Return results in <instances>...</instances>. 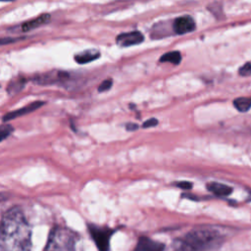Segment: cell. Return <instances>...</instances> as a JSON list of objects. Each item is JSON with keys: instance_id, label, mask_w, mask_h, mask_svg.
<instances>
[{"instance_id": "cell-10", "label": "cell", "mask_w": 251, "mask_h": 251, "mask_svg": "<svg viewBox=\"0 0 251 251\" xmlns=\"http://www.w3.org/2000/svg\"><path fill=\"white\" fill-rule=\"evenodd\" d=\"M50 21V15L49 14H42L38 16L37 18H34L32 20H29L27 22H25L22 25V30L23 31H29L31 29H34L40 25H43L47 24Z\"/></svg>"}, {"instance_id": "cell-2", "label": "cell", "mask_w": 251, "mask_h": 251, "mask_svg": "<svg viewBox=\"0 0 251 251\" xmlns=\"http://www.w3.org/2000/svg\"><path fill=\"white\" fill-rule=\"evenodd\" d=\"M225 240L224 233L209 226H197L171 243L167 251H213Z\"/></svg>"}, {"instance_id": "cell-6", "label": "cell", "mask_w": 251, "mask_h": 251, "mask_svg": "<svg viewBox=\"0 0 251 251\" xmlns=\"http://www.w3.org/2000/svg\"><path fill=\"white\" fill-rule=\"evenodd\" d=\"M69 76L70 75L66 72L52 71V72H48V73L37 75L36 77L33 78V80L38 84L46 85V84H53L59 81H64L68 79Z\"/></svg>"}, {"instance_id": "cell-5", "label": "cell", "mask_w": 251, "mask_h": 251, "mask_svg": "<svg viewBox=\"0 0 251 251\" xmlns=\"http://www.w3.org/2000/svg\"><path fill=\"white\" fill-rule=\"evenodd\" d=\"M144 40V35L138 31L133 30L129 32H124L116 37V43L121 47H128L131 45H137Z\"/></svg>"}, {"instance_id": "cell-14", "label": "cell", "mask_w": 251, "mask_h": 251, "mask_svg": "<svg viewBox=\"0 0 251 251\" xmlns=\"http://www.w3.org/2000/svg\"><path fill=\"white\" fill-rule=\"evenodd\" d=\"M160 62H170L174 65H178L181 61V54L178 51H170L163 54L159 60Z\"/></svg>"}, {"instance_id": "cell-12", "label": "cell", "mask_w": 251, "mask_h": 251, "mask_svg": "<svg viewBox=\"0 0 251 251\" xmlns=\"http://www.w3.org/2000/svg\"><path fill=\"white\" fill-rule=\"evenodd\" d=\"M207 189L217 196H227L232 192V188L226 184L211 181L207 183Z\"/></svg>"}, {"instance_id": "cell-11", "label": "cell", "mask_w": 251, "mask_h": 251, "mask_svg": "<svg viewBox=\"0 0 251 251\" xmlns=\"http://www.w3.org/2000/svg\"><path fill=\"white\" fill-rule=\"evenodd\" d=\"M100 57V52L95 49L90 50H84L82 52L76 53L74 57L75 61L77 64H87L89 62H92L94 60H97Z\"/></svg>"}, {"instance_id": "cell-17", "label": "cell", "mask_w": 251, "mask_h": 251, "mask_svg": "<svg viewBox=\"0 0 251 251\" xmlns=\"http://www.w3.org/2000/svg\"><path fill=\"white\" fill-rule=\"evenodd\" d=\"M113 85V80L112 78H107L105 80H103L99 85H98V91L99 92H104V91H107L109 90Z\"/></svg>"}, {"instance_id": "cell-20", "label": "cell", "mask_w": 251, "mask_h": 251, "mask_svg": "<svg viewBox=\"0 0 251 251\" xmlns=\"http://www.w3.org/2000/svg\"><path fill=\"white\" fill-rule=\"evenodd\" d=\"M175 185H176L177 187L181 188V189H190L192 188V182L190 181H185V180H182V181H177L175 183Z\"/></svg>"}, {"instance_id": "cell-13", "label": "cell", "mask_w": 251, "mask_h": 251, "mask_svg": "<svg viewBox=\"0 0 251 251\" xmlns=\"http://www.w3.org/2000/svg\"><path fill=\"white\" fill-rule=\"evenodd\" d=\"M25 81H26L25 77H23V76L15 77L7 85V92L11 95L17 94L18 92H20L24 88V86L25 84Z\"/></svg>"}, {"instance_id": "cell-19", "label": "cell", "mask_w": 251, "mask_h": 251, "mask_svg": "<svg viewBox=\"0 0 251 251\" xmlns=\"http://www.w3.org/2000/svg\"><path fill=\"white\" fill-rule=\"evenodd\" d=\"M158 120L157 119H155V118H151V119H149V120H147V121H145L144 123H143V125H142V127L143 128H148V127H153V126H156L157 125H158Z\"/></svg>"}, {"instance_id": "cell-3", "label": "cell", "mask_w": 251, "mask_h": 251, "mask_svg": "<svg viewBox=\"0 0 251 251\" xmlns=\"http://www.w3.org/2000/svg\"><path fill=\"white\" fill-rule=\"evenodd\" d=\"M77 235L65 226H55L48 237L44 251H76Z\"/></svg>"}, {"instance_id": "cell-7", "label": "cell", "mask_w": 251, "mask_h": 251, "mask_svg": "<svg viewBox=\"0 0 251 251\" xmlns=\"http://www.w3.org/2000/svg\"><path fill=\"white\" fill-rule=\"evenodd\" d=\"M196 25L192 17L190 16H181L176 18L173 23V29L176 34H185L191 32L195 29Z\"/></svg>"}, {"instance_id": "cell-4", "label": "cell", "mask_w": 251, "mask_h": 251, "mask_svg": "<svg viewBox=\"0 0 251 251\" xmlns=\"http://www.w3.org/2000/svg\"><path fill=\"white\" fill-rule=\"evenodd\" d=\"M88 230L99 251H109L110 237L113 230L95 225H88Z\"/></svg>"}, {"instance_id": "cell-9", "label": "cell", "mask_w": 251, "mask_h": 251, "mask_svg": "<svg viewBox=\"0 0 251 251\" xmlns=\"http://www.w3.org/2000/svg\"><path fill=\"white\" fill-rule=\"evenodd\" d=\"M45 104V102H42V101H35V102H32L23 108H20L16 111H13V112H10V113H7L3 116V122H8V121H11V120H14L18 117H21L23 115H26L30 112H33L35 111L36 109L40 108L41 106H43Z\"/></svg>"}, {"instance_id": "cell-8", "label": "cell", "mask_w": 251, "mask_h": 251, "mask_svg": "<svg viewBox=\"0 0 251 251\" xmlns=\"http://www.w3.org/2000/svg\"><path fill=\"white\" fill-rule=\"evenodd\" d=\"M165 244L155 241L149 237L141 236L139 237L133 251H165Z\"/></svg>"}, {"instance_id": "cell-16", "label": "cell", "mask_w": 251, "mask_h": 251, "mask_svg": "<svg viewBox=\"0 0 251 251\" xmlns=\"http://www.w3.org/2000/svg\"><path fill=\"white\" fill-rule=\"evenodd\" d=\"M13 130H14V128L10 125L1 126V127H0V140L3 141L5 138H7L12 133Z\"/></svg>"}, {"instance_id": "cell-18", "label": "cell", "mask_w": 251, "mask_h": 251, "mask_svg": "<svg viewBox=\"0 0 251 251\" xmlns=\"http://www.w3.org/2000/svg\"><path fill=\"white\" fill-rule=\"evenodd\" d=\"M238 73H239V75H242V76L250 75H251V64H250V63L244 64V65L238 70Z\"/></svg>"}, {"instance_id": "cell-21", "label": "cell", "mask_w": 251, "mask_h": 251, "mask_svg": "<svg viewBox=\"0 0 251 251\" xmlns=\"http://www.w3.org/2000/svg\"><path fill=\"white\" fill-rule=\"evenodd\" d=\"M138 127H139V126H138L137 124H133V123H127V124H126V130H128V131L136 130V129H138Z\"/></svg>"}, {"instance_id": "cell-1", "label": "cell", "mask_w": 251, "mask_h": 251, "mask_svg": "<svg viewBox=\"0 0 251 251\" xmlns=\"http://www.w3.org/2000/svg\"><path fill=\"white\" fill-rule=\"evenodd\" d=\"M1 251H31V229L20 207H12L1 219Z\"/></svg>"}, {"instance_id": "cell-15", "label": "cell", "mask_w": 251, "mask_h": 251, "mask_svg": "<svg viewBox=\"0 0 251 251\" xmlns=\"http://www.w3.org/2000/svg\"><path fill=\"white\" fill-rule=\"evenodd\" d=\"M233 106L239 112H247L251 108V97H239L234 99Z\"/></svg>"}, {"instance_id": "cell-22", "label": "cell", "mask_w": 251, "mask_h": 251, "mask_svg": "<svg viewBox=\"0 0 251 251\" xmlns=\"http://www.w3.org/2000/svg\"><path fill=\"white\" fill-rule=\"evenodd\" d=\"M18 38H2L1 39V44L4 45L6 43H11V42H14V41H17Z\"/></svg>"}]
</instances>
